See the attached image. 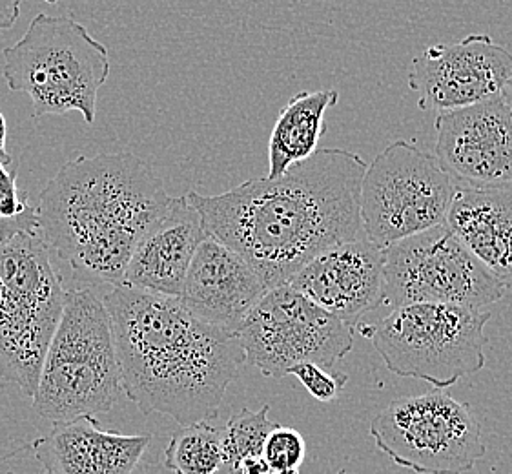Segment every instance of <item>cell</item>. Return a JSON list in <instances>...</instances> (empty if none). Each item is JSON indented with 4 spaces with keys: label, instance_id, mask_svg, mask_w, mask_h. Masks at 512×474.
<instances>
[{
    "label": "cell",
    "instance_id": "4316f807",
    "mask_svg": "<svg viewBox=\"0 0 512 474\" xmlns=\"http://www.w3.org/2000/svg\"><path fill=\"white\" fill-rule=\"evenodd\" d=\"M505 95H507V99H509V106H511L512 112V83L509 84V88H507V92H505Z\"/></svg>",
    "mask_w": 512,
    "mask_h": 474
},
{
    "label": "cell",
    "instance_id": "4fadbf2b",
    "mask_svg": "<svg viewBox=\"0 0 512 474\" xmlns=\"http://www.w3.org/2000/svg\"><path fill=\"white\" fill-rule=\"evenodd\" d=\"M436 157L456 186L487 188L512 183V112L507 95L441 112Z\"/></svg>",
    "mask_w": 512,
    "mask_h": 474
},
{
    "label": "cell",
    "instance_id": "5bb4252c",
    "mask_svg": "<svg viewBox=\"0 0 512 474\" xmlns=\"http://www.w3.org/2000/svg\"><path fill=\"white\" fill-rule=\"evenodd\" d=\"M385 248L354 239L310 259L290 287L356 329L363 316L383 305Z\"/></svg>",
    "mask_w": 512,
    "mask_h": 474
},
{
    "label": "cell",
    "instance_id": "f546056e",
    "mask_svg": "<svg viewBox=\"0 0 512 474\" xmlns=\"http://www.w3.org/2000/svg\"><path fill=\"white\" fill-rule=\"evenodd\" d=\"M292 474H299V473H292Z\"/></svg>",
    "mask_w": 512,
    "mask_h": 474
},
{
    "label": "cell",
    "instance_id": "5b68a950",
    "mask_svg": "<svg viewBox=\"0 0 512 474\" xmlns=\"http://www.w3.org/2000/svg\"><path fill=\"white\" fill-rule=\"evenodd\" d=\"M2 57L4 81L30 97L35 119L79 112L86 123H95L97 95L112 66L108 48L82 24L39 13Z\"/></svg>",
    "mask_w": 512,
    "mask_h": 474
},
{
    "label": "cell",
    "instance_id": "6da1fadb",
    "mask_svg": "<svg viewBox=\"0 0 512 474\" xmlns=\"http://www.w3.org/2000/svg\"><path fill=\"white\" fill-rule=\"evenodd\" d=\"M363 157L319 148L276 179L256 177L217 196L190 192L206 234L232 248L265 283L288 285L310 259L359 239Z\"/></svg>",
    "mask_w": 512,
    "mask_h": 474
},
{
    "label": "cell",
    "instance_id": "603a6c76",
    "mask_svg": "<svg viewBox=\"0 0 512 474\" xmlns=\"http://www.w3.org/2000/svg\"><path fill=\"white\" fill-rule=\"evenodd\" d=\"M307 456V444L301 433L292 427H283L277 423L267 436L263 447V458L272 473H299V467Z\"/></svg>",
    "mask_w": 512,
    "mask_h": 474
},
{
    "label": "cell",
    "instance_id": "3957f363",
    "mask_svg": "<svg viewBox=\"0 0 512 474\" xmlns=\"http://www.w3.org/2000/svg\"><path fill=\"white\" fill-rule=\"evenodd\" d=\"M172 199L134 154L79 155L42 190L39 237L84 281L119 287L137 243Z\"/></svg>",
    "mask_w": 512,
    "mask_h": 474
},
{
    "label": "cell",
    "instance_id": "9c48e42d",
    "mask_svg": "<svg viewBox=\"0 0 512 474\" xmlns=\"http://www.w3.org/2000/svg\"><path fill=\"white\" fill-rule=\"evenodd\" d=\"M376 447L418 474H463L485 456L482 427L467 403L434 389L396 398L370 423Z\"/></svg>",
    "mask_w": 512,
    "mask_h": 474
},
{
    "label": "cell",
    "instance_id": "484cf974",
    "mask_svg": "<svg viewBox=\"0 0 512 474\" xmlns=\"http://www.w3.org/2000/svg\"><path fill=\"white\" fill-rule=\"evenodd\" d=\"M6 141H8V124H6V117L0 112V159L11 161L13 157L6 150Z\"/></svg>",
    "mask_w": 512,
    "mask_h": 474
},
{
    "label": "cell",
    "instance_id": "83f0119b",
    "mask_svg": "<svg viewBox=\"0 0 512 474\" xmlns=\"http://www.w3.org/2000/svg\"><path fill=\"white\" fill-rule=\"evenodd\" d=\"M44 2H48V4H57V2H61V0H44Z\"/></svg>",
    "mask_w": 512,
    "mask_h": 474
},
{
    "label": "cell",
    "instance_id": "ffe728a7",
    "mask_svg": "<svg viewBox=\"0 0 512 474\" xmlns=\"http://www.w3.org/2000/svg\"><path fill=\"white\" fill-rule=\"evenodd\" d=\"M223 460V427L208 422L183 425L163 454L164 467L174 474H217Z\"/></svg>",
    "mask_w": 512,
    "mask_h": 474
},
{
    "label": "cell",
    "instance_id": "f1b7e54d",
    "mask_svg": "<svg viewBox=\"0 0 512 474\" xmlns=\"http://www.w3.org/2000/svg\"><path fill=\"white\" fill-rule=\"evenodd\" d=\"M6 474H17V473H11V471H10V473H6ZM42 474H48V473H42Z\"/></svg>",
    "mask_w": 512,
    "mask_h": 474
},
{
    "label": "cell",
    "instance_id": "7402d4cb",
    "mask_svg": "<svg viewBox=\"0 0 512 474\" xmlns=\"http://www.w3.org/2000/svg\"><path fill=\"white\" fill-rule=\"evenodd\" d=\"M21 234L39 236V212L17 183L13 159H0V243Z\"/></svg>",
    "mask_w": 512,
    "mask_h": 474
},
{
    "label": "cell",
    "instance_id": "7c38bea8",
    "mask_svg": "<svg viewBox=\"0 0 512 474\" xmlns=\"http://www.w3.org/2000/svg\"><path fill=\"white\" fill-rule=\"evenodd\" d=\"M512 53L487 33H472L449 44L429 46L412 61L409 88L420 110L449 112L507 92Z\"/></svg>",
    "mask_w": 512,
    "mask_h": 474
},
{
    "label": "cell",
    "instance_id": "9a60e30c",
    "mask_svg": "<svg viewBox=\"0 0 512 474\" xmlns=\"http://www.w3.org/2000/svg\"><path fill=\"white\" fill-rule=\"evenodd\" d=\"M267 292L245 259L206 236L195 250L179 299L195 318L236 334L248 312Z\"/></svg>",
    "mask_w": 512,
    "mask_h": 474
},
{
    "label": "cell",
    "instance_id": "30bf717a",
    "mask_svg": "<svg viewBox=\"0 0 512 474\" xmlns=\"http://www.w3.org/2000/svg\"><path fill=\"white\" fill-rule=\"evenodd\" d=\"M503 296L500 281L445 225L385 248L383 305L390 309L441 303L483 310Z\"/></svg>",
    "mask_w": 512,
    "mask_h": 474
},
{
    "label": "cell",
    "instance_id": "52a82bcc",
    "mask_svg": "<svg viewBox=\"0 0 512 474\" xmlns=\"http://www.w3.org/2000/svg\"><path fill=\"white\" fill-rule=\"evenodd\" d=\"M489 310L410 303L356 329L367 336L390 372L447 389L485 367Z\"/></svg>",
    "mask_w": 512,
    "mask_h": 474
},
{
    "label": "cell",
    "instance_id": "44dd1931",
    "mask_svg": "<svg viewBox=\"0 0 512 474\" xmlns=\"http://www.w3.org/2000/svg\"><path fill=\"white\" fill-rule=\"evenodd\" d=\"M268 413L270 405H263L256 413L250 409H241L228 420L223 427L225 460L217 474H237L243 462L263 456L267 436L277 425L268 418Z\"/></svg>",
    "mask_w": 512,
    "mask_h": 474
},
{
    "label": "cell",
    "instance_id": "277c9868",
    "mask_svg": "<svg viewBox=\"0 0 512 474\" xmlns=\"http://www.w3.org/2000/svg\"><path fill=\"white\" fill-rule=\"evenodd\" d=\"M112 318L92 289L66 290L61 323L42 361L35 413L53 423L110 413L123 396Z\"/></svg>",
    "mask_w": 512,
    "mask_h": 474
},
{
    "label": "cell",
    "instance_id": "ac0fdd59",
    "mask_svg": "<svg viewBox=\"0 0 512 474\" xmlns=\"http://www.w3.org/2000/svg\"><path fill=\"white\" fill-rule=\"evenodd\" d=\"M445 227L503 289L512 290V183L487 188L458 186Z\"/></svg>",
    "mask_w": 512,
    "mask_h": 474
},
{
    "label": "cell",
    "instance_id": "d6986e66",
    "mask_svg": "<svg viewBox=\"0 0 512 474\" xmlns=\"http://www.w3.org/2000/svg\"><path fill=\"white\" fill-rule=\"evenodd\" d=\"M338 103L336 90H318L296 93L283 106L268 141V179L283 176L318 152L319 139L327 132L325 115Z\"/></svg>",
    "mask_w": 512,
    "mask_h": 474
},
{
    "label": "cell",
    "instance_id": "8992f818",
    "mask_svg": "<svg viewBox=\"0 0 512 474\" xmlns=\"http://www.w3.org/2000/svg\"><path fill=\"white\" fill-rule=\"evenodd\" d=\"M66 290L39 236L0 243V376L33 398Z\"/></svg>",
    "mask_w": 512,
    "mask_h": 474
},
{
    "label": "cell",
    "instance_id": "d4e9b609",
    "mask_svg": "<svg viewBox=\"0 0 512 474\" xmlns=\"http://www.w3.org/2000/svg\"><path fill=\"white\" fill-rule=\"evenodd\" d=\"M22 0H0V33L11 30L21 17Z\"/></svg>",
    "mask_w": 512,
    "mask_h": 474
},
{
    "label": "cell",
    "instance_id": "ba28073f",
    "mask_svg": "<svg viewBox=\"0 0 512 474\" xmlns=\"http://www.w3.org/2000/svg\"><path fill=\"white\" fill-rule=\"evenodd\" d=\"M458 186L434 154L398 139L367 166L361 181L365 239L387 248L401 239L441 227Z\"/></svg>",
    "mask_w": 512,
    "mask_h": 474
},
{
    "label": "cell",
    "instance_id": "cb8c5ba5",
    "mask_svg": "<svg viewBox=\"0 0 512 474\" xmlns=\"http://www.w3.org/2000/svg\"><path fill=\"white\" fill-rule=\"evenodd\" d=\"M288 374L296 376L318 402H334L345 385L349 382V374L345 372H328L316 363H299L292 367Z\"/></svg>",
    "mask_w": 512,
    "mask_h": 474
},
{
    "label": "cell",
    "instance_id": "8fae6325",
    "mask_svg": "<svg viewBox=\"0 0 512 474\" xmlns=\"http://www.w3.org/2000/svg\"><path fill=\"white\" fill-rule=\"evenodd\" d=\"M246 363L283 378L299 363L330 369L354 347V329L290 285L268 290L236 332Z\"/></svg>",
    "mask_w": 512,
    "mask_h": 474
},
{
    "label": "cell",
    "instance_id": "2e32d148",
    "mask_svg": "<svg viewBox=\"0 0 512 474\" xmlns=\"http://www.w3.org/2000/svg\"><path fill=\"white\" fill-rule=\"evenodd\" d=\"M206 236L201 216L188 199L174 197L164 216L137 243L124 272L123 285L181 298L195 250Z\"/></svg>",
    "mask_w": 512,
    "mask_h": 474
},
{
    "label": "cell",
    "instance_id": "e0dca14e",
    "mask_svg": "<svg viewBox=\"0 0 512 474\" xmlns=\"http://www.w3.org/2000/svg\"><path fill=\"white\" fill-rule=\"evenodd\" d=\"M152 434L106 431L95 416L53 423L33 449L48 474H135Z\"/></svg>",
    "mask_w": 512,
    "mask_h": 474
},
{
    "label": "cell",
    "instance_id": "7a4b0ae2",
    "mask_svg": "<svg viewBox=\"0 0 512 474\" xmlns=\"http://www.w3.org/2000/svg\"><path fill=\"white\" fill-rule=\"evenodd\" d=\"M103 301L130 402L181 427L217 418L245 361L236 334L195 318L179 298L119 285Z\"/></svg>",
    "mask_w": 512,
    "mask_h": 474
}]
</instances>
